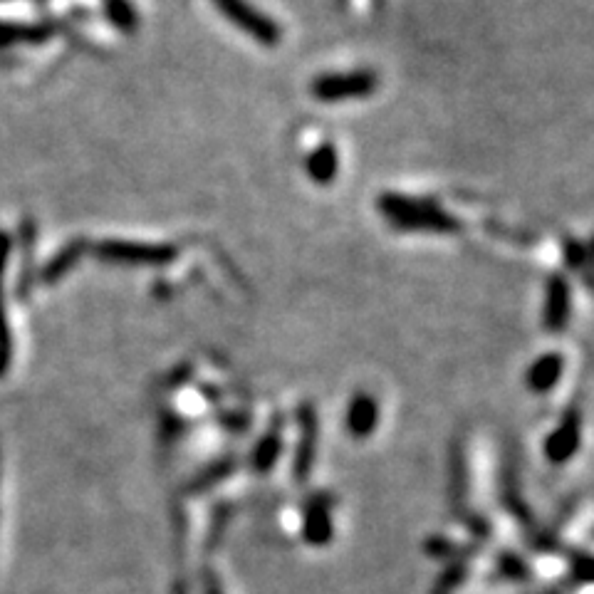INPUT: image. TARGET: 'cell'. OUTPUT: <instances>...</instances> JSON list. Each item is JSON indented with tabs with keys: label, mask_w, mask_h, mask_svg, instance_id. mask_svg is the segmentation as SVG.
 I'll return each instance as SVG.
<instances>
[{
	"label": "cell",
	"mask_w": 594,
	"mask_h": 594,
	"mask_svg": "<svg viewBox=\"0 0 594 594\" xmlns=\"http://www.w3.org/2000/svg\"><path fill=\"white\" fill-rule=\"evenodd\" d=\"M95 253L107 263L122 265H159L174 258V248L169 246H144V243L104 241L95 248Z\"/></svg>",
	"instance_id": "obj_1"
},
{
	"label": "cell",
	"mask_w": 594,
	"mask_h": 594,
	"mask_svg": "<svg viewBox=\"0 0 594 594\" xmlns=\"http://www.w3.org/2000/svg\"><path fill=\"white\" fill-rule=\"evenodd\" d=\"M372 77L369 75H349V77H327L320 85L315 87V92L325 99H340L349 95H364L372 90Z\"/></svg>",
	"instance_id": "obj_2"
},
{
	"label": "cell",
	"mask_w": 594,
	"mask_h": 594,
	"mask_svg": "<svg viewBox=\"0 0 594 594\" xmlns=\"http://www.w3.org/2000/svg\"><path fill=\"white\" fill-rule=\"evenodd\" d=\"M52 28H40V25H13V23H0V48L15 43H43L48 40Z\"/></svg>",
	"instance_id": "obj_3"
},
{
	"label": "cell",
	"mask_w": 594,
	"mask_h": 594,
	"mask_svg": "<svg viewBox=\"0 0 594 594\" xmlns=\"http://www.w3.org/2000/svg\"><path fill=\"white\" fill-rule=\"evenodd\" d=\"M10 255V236L0 231V293H3V273L5 265H8ZM10 362V340H8V327H5L3 320V305H0V374L8 369Z\"/></svg>",
	"instance_id": "obj_4"
},
{
	"label": "cell",
	"mask_w": 594,
	"mask_h": 594,
	"mask_svg": "<svg viewBox=\"0 0 594 594\" xmlns=\"http://www.w3.org/2000/svg\"><path fill=\"white\" fill-rule=\"evenodd\" d=\"M82 250H85V243L75 241V243H70V246H67L65 250H62V253H57L55 258H52L50 263L45 265V270H43L45 283H55L57 278H62V275H65L67 270H70L72 265L80 260Z\"/></svg>",
	"instance_id": "obj_5"
},
{
	"label": "cell",
	"mask_w": 594,
	"mask_h": 594,
	"mask_svg": "<svg viewBox=\"0 0 594 594\" xmlns=\"http://www.w3.org/2000/svg\"><path fill=\"white\" fill-rule=\"evenodd\" d=\"M104 3H107L109 18L119 30H134L137 20H134V10L129 8L127 0H104Z\"/></svg>",
	"instance_id": "obj_6"
},
{
	"label": "cell",
	"mask_w": 594,
	"mask_h": 594,
	"mask_svg": "<svg viewBox=\"0 0 594 594\" xmlns=\"http://www.w3.org/2000/svg\"><path fill=\"white\" fill-rule=\"evenodd\" d=\"M312 171H315L317 179L325 181L327 176H332V171H335V159H332L330 151H322L320 156H315V161H312Z\"/></svg>",
	"instance_id": "obj_7"
}]
</instances>
